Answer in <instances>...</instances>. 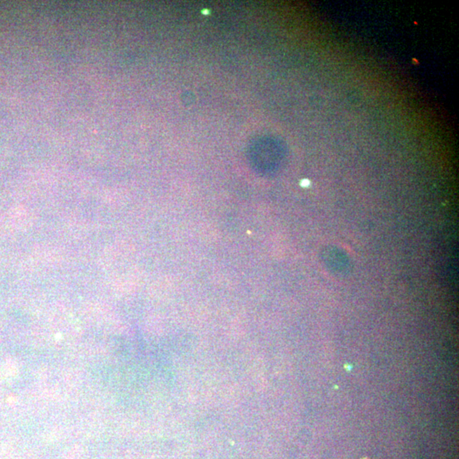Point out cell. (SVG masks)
Masks as SVG:
<instances>
[{"label": "cell", "instance_id": "6da1fadb", "mask_svg": "<svg viewBox=\"0 0 459 459\" xmlns=\"http://www.w3.org/2000/svg\"><path fill=\"white\" fill-rule=\"evenodd\" d=\"M202 14H204V15H208V14H209V11L208 10H202Z\"/></svg>", "mask_w": 459, "mask_h": 459}]
</instances>
